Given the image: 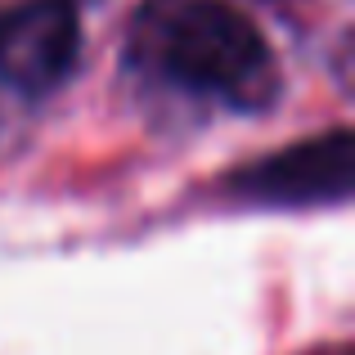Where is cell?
Instances as JSON below:
<instances>
[{"label":"cell","instance_id":"cell-2","mask_svg":"<svg viewBox=\"0 0 355 355\" xmlns=\"http://www.w3.org/2000/svg\"><path fill=\"white\" fill-rule=\"evenodd\" d=\"M81 23L72 0H27L0 14V77L14 90L45 95L72 72Z\"/></svg>","mask_w":355,"mask_h":355},{"label":"cell","instance_id":"cell-3","mask_svg":"<svg viewBox=\"0 0 355 355\" xmlns=\"http://www.w3.org/2000/svg\"><path fill=\"white\" fill-rule=\"evenodd\" d=\"M351 130H329L320 139L293 144L266 162L248 166L234 180V189L252 202H270V207H311V202H342L351 193Z\"/></svg>","mask_w":355,"mask_h":355},{"label":"cell","instance_id":"cell-1","mask_svg":"<svg viewBox=\"0 0 355 355\" xmlns=\"http://www.w3.org/2000/svg\"><path fill=\"white\" fill-rule=\"evenodd\" d=\"M162 63L180 86L239 108H266L279 95L275 59L261 32L220 0H184L175 9L162 36Z\"/></svg>","mask_w":355,"mask_h":355}]
</instances>
